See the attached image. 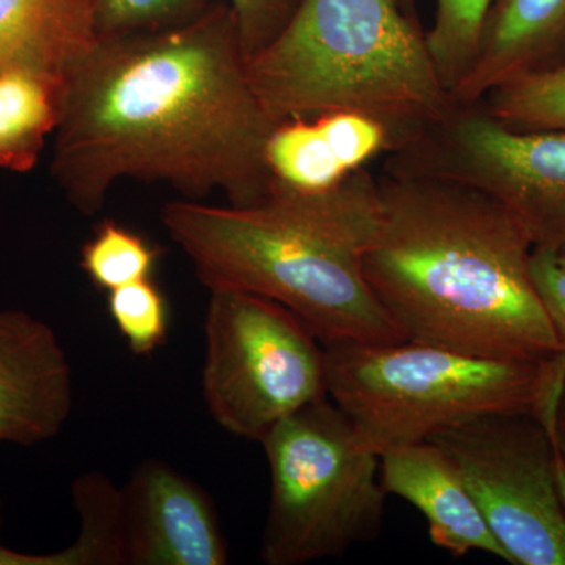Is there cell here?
Masks as SVG:
<instances>
[{
	"instance_id": "17",
	"label": "cell",
	"mask_w": 565,
	"mask_h": 565,
	"mask_svg": "<svg viewBox=\"0 0 565 565\" xmlns=\"http://www.w3.org/2000/svg\"><path fill=\"white\" fill-rule=\"evenodd\" d=\"M515 131H565V63L494 88L479 102Z\"/></svg>"
},
{
	"instance_id": "23",
	"label": "cell",
	"mask_w": 565,
	"mask_h": 565,
	"mask_svg": "<svg viewBox=\"0 0 565 565\" xmlns=\"http://www.w3.org/2000/svg\"><path fill=\"white\" fill-rule=\"evenodd\" d=\"M531 274L565 353V267L557 262L556 250L535 247L531 255Z\"/></svg>"
},
{
	"instance_id": "2",
	"label": "cell",
	"mask_w": 565,
	"mask_h": 565,
	"mask_svg": "<svg viewBox=\"0 0 565 565\" xmlns=\"http://www.w3.org/2000/svg\"><path fill=\"white\" fill-rule=\"evenodd\" d=\"M363 274L405 340L509 360L563 353L531 274L534 245L486 193L422 174L379 178Z\"/></svg>"
},
{
	"instance_id": "7",
	"label": "cell",
	"mask_w": 565,
	"mask_h": 565,
	"mask_svg": "<svg viewBox=\"0 0 565 565\" xmlns=\"http://www.w3.org/2000/svg\"><path fill=\"white\" fill-rule=\"evenodd\" d=\"M202 386L207 411L234 437L262 444L282 419L327 396L323 344L282 305L211 289Z\"/></svg>"
},
{
	"instance_id": "24",
	"label": "cell",
	"mask_w": 565,
	"mask_h": 565,
	"mask_svg": "<svg viewBox=\"0 0 565 565\" xmlns=\"http://www.w3.org/2000/svg\"><path fill=\"white\" fill-rule=\"evenodd\" d=\"M0 526H2V504H0ZM0 565H84L76 545L51 555H29L14 552L0 542Z\"/></svg>"
},
{
	"instance_id": "25",
	"label": "cell",
	"mask_w": 565,
	"mask_h": 565,
	"mask_svg": "<svg viewBox=\"0 0 565 565\" xmlns=\"http://www.w3.org/2000/svg\"><path fill=\"white\" fill-rule=\"evenodd\" d=\"M550 433H552L553 444H555L557 459L563 463L565 470V377L559 396H557Z\"/></svg>"
},
{
	"instance_id": "5",
	"label": "cell",
	"mask_w": 565,
	"mask_h": 565,
	"mask_svg": "<svg viewBox=\"0 0 565 565\" xmlns=\"http://www.w3.org/2000/svg\"><path fill=\"white\" fill-rule=\"evenodd\" d=\"M323 355L327 396L379 456L479 415L533 414L550 426L565 377L564 352L493 359L404 340L337 341Z\"/></svg>"
},
{
	"instance_id": "6",
	"label": "cell",
	"mask_w": 565,
	"mask_h": 565,
	"mask_svg": "<svg viewBox=\"0 0 565 565\" xmlns=\"http://www.w3.org/2000/svg\"><path fill=\"white\" fill-rule=\"evenodd\" d=\"M262 445L270 468L264 564L332 559L379 537L388 497L381 456L329 396L282 419Z\"/></svg>"
},
{
	"instance_id": "16",
	"label": "cell",
	"mask_w": 565,
	"mask_h": 565,
	"mask_svg": "<svg viewBox=\"0 0 565 565\" xmlns=\"http://www.w3.org/2000/svg\"><path fill=\"white\" fill-rule=\"evenodd\" d=\"M63 81L28 71L0 74V169L31 172L62 114Z\"/></svg>"
},
{
	"instance_id": "4",
	"label": "cell",
	"mask_w": 565,
	"mask_h": 565,
	"mask_svg": "<svg viewBox=\"0 0 565 565\" xmlns=\"http://www.w3.org/2000/svg\"><path fill=\"white\" fill-rule=\"evenodd\" d=\"M248 77L277 125L356 111L384 126L392 151L457 106L430 61L422 22L396 0H302L285 31L248 61Z\"/></svg>"
},
{
	"instance_id": "11",
	"label": "cell",
	"mask_w": 565,
	"mask_h": 565,
	"mask_svg": "<svg viewBox=\"0 0 565 565\" xmlns=\"http://www.w3.org/2000/svg\"><path fill=\"white\" fill-rule=\"evenodd\" d=\"M73 411V371L46 322L0 310V444L57 437Z\"/></svg>"
},
{
	"instance_id": "18",
	"label": "cell",
	"mask_w": 565,
	"mask_h": 565,
	"mask_svg": "<svg viewBox=\"0 0 565 565\" xmlns=\"http://www.w3.org/2000/svg\"><path fill=\"white\" fill-rule=\"evenodd\" d=\"M492 0H435L433 29L424 33L427 51L449 95L473 66Z\"/></svg>"
},
{
	"instance_id": "10",
	"label": "cell",
	"mask_w": 565,
	"mask_h": 565,
	"mask_svg": "<svg viewBox=\"0 0 565 565\" xmlns=\"http://www.w3.org/2000/svg\"><path fill=\"white\" fill-rule=\"evenodd\" d=\"M122 565H226L228 542L210 493L147 459L120 489Z\"/></svg>"
},
{
	"instance_id": "9",
	"label": "cell",
	"mask_w": 565,
	"mask_h": 565,
	"mask_svg": "<svg viewBox=\"0 0 565 565\" xmlns=\"http://www.w3.org/2000/svg\"><path fill=\"white\" fill-rule=\"evenodd\" d=\"M427 441L449 457L509 564L565 565V519L548 424L533 414H487Z\"/></svg>"
},
{
	"instance_id": "22",
	"label": "cell",
	"mask_w": 565,
	"mask_h": 565,
	"mask_svg": "<svg viewBox=\"0 0 565 565\" xmlns=\"http://www.w3.org/2000/svg\"><path fill=\"white\" fill-rule=\"evenodd\" d=\"M232 7L247 61L255 57L292 20L302 0H226Z\"/></svg>"
},
{
	"instance_id": "19",
	"label": "cell",
	"mask_w": 565,
	"mask_h": 565,
	"mask_svg": "<svg viewBox=\"0 0 565 565\" xmlns=\"http://www.w3.org/2000/svg\"><path fill=\"white\" fill-rule=\"evenodd\" d=\"M158 259V248L114 221L99 223L81 252L82 269L96 288L107 292L151 278Z\"/></svg>"
},
{
	"instance_id": "12",
	"label": "cell",
	"mask_w": 565,
	"mask_h": 565,
	"mask_svg": "<svg viewBox=\"0 0 565 565\" xmlns=\"http://www.w3.org/2000/svg\"><path fill=\"white\" fill-rule=\"evenodd\" d=\"M386 494L418 509L430 541L455 557L481 552L509 563L508 553L475 503L455 463L433 441L403 446L381 455Z\"/></svg>"
},
{
	"instance_id": "27",
	"label": "cell",
	"mask_w": 565,
	"mask_h": 565,
	"mask_svg": "<svg viewBox=\"0 0 565 565\" xmlns=\"http://www.w3.org/2000/svg\"><path fill=\"white\" fill-rule=\"evenodd\" d=\"M396 3L401 7V10L404 11L405 17L419 22L418 10H416V0H396Z\"/></svg>"
},
{
	"instance_id": "8",
	"label": "cell",
	"mask_w": 565,
	"mask_h": 565,
	"mask_svg": "<svg viewBox=\"0 0 565 565\" xmlns=\"http://www.w3.org/2000/svg\"><path fill=\"white\" fill-rule=\"evenodd\" d=\"M385 170L473 188L519 222L534 248L565 247V131H515L481 103L388 152Z\"/></svg>"
},
{
	"instance_id": "3",
	"label": "cell",
	"mask_w": 565,
	"mask_h": 565,
	"mask_svg": "<svg viewBox=\"0 0 565 565\" xmlns=\"http://www.w3.org/2000/svg\"><path fill=\"white\" fill-rule=\"evenodd\" d=\"M162 225L207 289H237L292 311L322 344L404 341L363 274L381 221L379 178L363 167L329 191L274 181L252 206L174 200Z\"/></svg>"
},
{
	"instance_id": "14",
	"label": "cell",
	"mask_w": 565,
	"mask_h": 565,
	"mask_svg": "<svg viewBox=\"0 0 565 565\" xmlns=\"http://www.w3.org/2000/svg\"><path fill=\"white\" fill-rule=\"evenodd\" d=\"M565 63V0H492L470 73L452 93L473 106L501 85Z\"/></svg>"
},
{
	"instance_id": "20",
	"label": "cell",
	"mask_w": 565,
	"mask_h": 565,
	"mask_svg": "<svg viewBox=\"0 0 565 565\" xmlns=\"http://www.w3.org/2000/svg\"><path fill=\"white\" fill-rule=\"evenodd\" d=\"M109 315L129 351L150 356L169 337V302L151 278L129 282L107 297Z\"/></svg>"
},
{
	"instance_id": "26",
	"label": "cell",
	"mask_w": 565,
	"mask_h": 565,
	"mask_svg": "<svg viewBox=\"0 0 565 565\" xmlns=\"http://www.w3.org/2000/svg\"><path fill=\"white\" fill-rule=\"evenodd\" d=\"M556 451V449H555ZM556 486L557 497H559L561 509H563V515L565 519V470L563 463L559 462L556 455Z\"/></svg>"
},
{
	"instance_id": "15",
	"label": "cell",
	"mask_w": 565,
	"mask_h": 565,
	"mask_svg": "<svg viewBox=\"0 0 565 565\" xmlns=\"http://www.w3.org/2000/svg\"><path fill=\"white\" fill-rule=\"evenodd\" d=\"M98 40L96 0H0V74L65 81Z\"/></svg>"
},
{
	"instance_id": "1",
	"label": "cell",
	"mask_w": 565,
	"mask_h": 565,
	"mask_svg": "<svg viewBox=\"0 0 565 565\" xmlns=\"http://www.w3.org/2000/svg\"><path fill=\"white\" fill-rule=\"evenodd\" d=\"M275 126L253 90L232 7L211 0L177 24L99 39L70 70L51 173L84 215L102 211L125 178L252 206L273 189Z\"/></svg>"
},
{
	"instance_id": "13",
	"label": "cell",
	"mask_w": 565,
	"mask_h": 565,
	"mask_svg": "<svg viewBox=\"0 0 565 565\" xmlns=\"http://www.w3.org/2000/svg\"><path fill=\"white\" fill-rule=\"evenodd\" d=\"M392 139L381 122L341 110L278 122L266 145L275 180L294 191H329L349 174L388 152Z\"/></svg>"
},
{
	"instance_id": "28",
	"label": "cell",
	"mask_w": 565,
	"mask_h": 565,
	"mask_svg": "<svg viewBox=\"0 0 565 565\" xmlns=\"http://www.w3.org/2000/svg\"><path fill=\"white\" fill-rule=\"evenodd\" d=\"M556 258L557 262L563 264V266L565 267V247L559 248V250L556 252Z\"/></svg>"
},
{
	"instance_id": "21",
	"label": "cell",
	"mask_w": 565,
	"mask_h": 565,
	"mask_svg": "<svg viewBox=\"0 0 565 565\" xmlns=\"http://www.w3.org/2000/svg\"><path fill=\"white\" fill-rule=\"evenodd\" d=\"M211 0H96L99 39L150 31L189 20Z\"/></svg>"
}]
</instances>
